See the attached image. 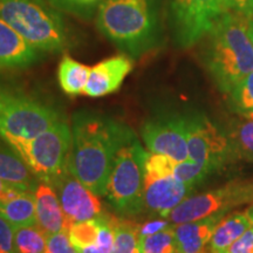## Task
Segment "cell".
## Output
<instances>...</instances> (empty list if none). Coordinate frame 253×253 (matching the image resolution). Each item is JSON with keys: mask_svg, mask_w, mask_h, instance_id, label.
Listing matches in <instances>:
<instances>
[{"mask_svg": "<svg viewBox=\"0 0 253 253\" xmlns=\"http://www.w3.org/2000/svg\"><path fill=\"white\" fill-rule=\"evenodd\" d=\"M121 122L81 110L72 119L68 169L99 197L106 195Z\"/></svg>", "mask_w": 253, "mask_h": 253, "instance_id": "cell-1", "label": "cell"}, {"mask_svg": "<svg viewBox=\"0 0 253 253\" xmlns=\"http://www.w3.org/2000/svg\"><path fill=\"white\" fill-rule=\"evenodd\" d=\"M96 26L120 50L130 58H140L160 40L156 0H102Z\"/></svg>", "mask_w": 253, "mask_h": 253, "instance_id": "cell-2", "label": "cell"}, {"mask_svg": "<svg viewBox=\"0 0 253 253\" xmlns=\"http://www.w3.org/2000/svg\"><path fill=\"white\" fill-rule=\"evenodd\" d=\"M204 60L208 71L223 93L230 94L253 72V47L248 36V18L227 11L205 36Z\"/></svg>", "mask_w": 253, "mask_h": 253, "instance_id": "cell-3", "label": "cell"}, {"mask_svg": "<svg viewBox=\"0 0 253 253\" xmlns=\"http://www.w3.org/2000/svg\"><path fill=\"white\" fill-rule=\"evenodd\" d=\"M147 154L135 131L121 123L104 197L110 207L122 216H136L144 210V162Z\"/></svg>", "mask_w": 253, "mask_h": 253, "instance_id": "cell-4", "label": "cell"}, {"mask_svg": "<svg viewBox=\"0 0 253 253\" xmlns=\"http://www.w3.org/2000/svg\"><path fill=\"white\" fill-rule=\"evenodd\" d=\"M0 18L40 53L63 52L71 42L61 11L46 0H0Z\"/></svg>", "mask_w": 253, "mask_h": 253, "instance_id": "cell-5", "label": "cell"}, {"mask_svg": "<svg viewBox=\"0 0 253 253\" xmlns=\"http://www.w3.org/2000/svg\"><path fill=\"white\" fill-rule=\"evenodd\" d=\"M1 140L23 158L39 182L54 188L68 169L71 151V126L60 120L47 130L30 140L5 136Z\"/></svg>", "mask_w": 253, "mask_h": 253, "instance_id": "cell-6", "label": "cell"}, {"mask_svg": "<svg viewBox=\"0 0 253 253\" xmlns=\"http://www.w3.org/2000/svg\"><path fill=\"white\" fill-rule=\"evenodd\" d=\"M62 120L48 104L18 88L0 84V137L30 140Z\"/></svg>", "mask_w": 253, "mask_h": 253, "instance_id": "cell-7", "label": "cell"}, {"mask_svg": "<svg viewBox=\"0 0 253 253\" xmlns=\"http://www.w3.org/2000/svg\"><path fill=\"white\" fill-rule=\"evenodd\" d=\"M176 161L161 154L148 153L144 162V209L154 216L168 218L170 212L188 198L192 186L176 178Z\"/></svg>", "mask_w": 253, "mask_h": 253, "instance_id": "cell-8", "label": "cell"}, {"mask_svg": "<svg viewBox=\"0 0 253 253\" xmlns=\"http://www.w3.org/2000/svg\"><path fill=\"white\" fill-rule=\"evenodd\" d=\"M253 203V181L235 179L219 188L189 196L168 216L173 225L226 214L233 209Z\"/></svg>", "mask_w": 253, "mask_h": 253, "instance_id": "cell-9", "label": "cell"}, {"mask_svg": "<svg viewBox=\"0 0 253 253\" xmlns=\"http://www.w3.org/2000/svg\"><path fill=\"white\" fill-rule=\"evenodd\" d=\"M189 160L197 163L209 175L224 167L233 155L229 137L203 114L184 115Z\"/></svg>", "mask_w": 253, "mask_h": 253, "instance_id": "cell-10", "label": "cell"}, {"mask_svg": "<svg viewBox=\"0 0 253 253\" xmlns=\"http://www.w3.org/2000/svg\"><path fill=\"white\" fill-rule=\"evenodd\" d=\"M227 11V0H171L173 33L178 45L191 47L203 40Z\"/></svg>", "mask_w": 253, "mask_h": 253, "instance_id": "cell-11", "label": "cell"}, {"mask_svg": "<svg viewBox=\"0 0 253 253\" xmlns=\"http://www.w3.org/2000/svg\"><path fill=\"white\" fill-rule=\"evenodd\" d=\"M141 134L149 153L166 155L176 162L189 160L184 115H160L148 120Z\"/></svg>", "mask_w": 253, "mask_h": 253, "instance_id": "cell-12", "label": "cell"}, {"mask_svg": "<svg viewBox=\"0 0 253 253\" xmlns=\"http://www.w3.org/2000/svg\"><path fill=\"white\" fill-rule=\"evenodd\" d=\"M54 189L66 216L72 223L94 219L103 213L99 196L79 181L69 169L63 173Z\"/></svg>", "mask_w": 253, "mask_h": 253, "instance_id": "cell-13", "label": "cell"}, {"mask_svg": "<svg viewBox=\"0 0 253 253\" xmlns=\"http://www.w3.org/2000/svg\"><path fill=\"white\" fill-rule=\"evenodd\" d=\"M132 67L131 58L125 54L103 60L90 68L84 94L89 97H102L119 90Z\"/></svg>", "mask_w": 253, "mask_h": 253, "instance_id": "cell-14", "label": "cell"}, {"mask_svg": "<svg viewBox=\"0 0 253 253\" xmlns=\"http://www.w3.org/2000/svg\"><path fill=\"white\" fill-rule=\"evenodd\" d=\"M41 53L28 45L0 18V71L25 69L39 60Z\"/></svg>", "mask_w": 253, "mask_h": 253, "instance_id": "cell-15", "label": "cell"}, {"mask_svg": "<svg viewBox=\"0 0 253 253\" xmlns=\"http://www.w3.org/2000/svg\"><path fill=\"white\" fill-rule=\"evenodd\" d=\"M37 225L47 235L68 231L72 221L66 216L55 189L47 183L39 182L34 190Z\"/></svg>", "mask_w": 253, "mask_h": 253, "instance_id": "cell-16", "label": "cell"}, {"mask_svg": "<svg viewBox=\"0 0 253 253\" xmlns=\"http://www.w3.org/2000/svg\"><path fill=\"white\" fill-rule=\"evenodd\" d=\"M225 214L173 225L177 253H211L210 242L214 227Z\"/></svg>", "mask_w": 253, "mask_h": 253, "instance_id": "cell-17", "label": "cell"}, {"mask_svg": "<svg viewBox=\"0 0 253 253\" xmlns=\"http://www.w3.org/2000/svg\"><path fill=\"white\" fill-rule=\"evenodd\" d=\"M0 214L13 229L37 224L34 192L15 190L0 199Z\"/></svg>", "mask_w": 253, "mask_h": 253, "instance_id": "cell-18", "label": "cell"}, {"mask_svg": "<svg viewBox=\"0 0 253 253\" xmlns=\"http://www.w3.org/2000/svg\"><path fill=\"white\" fill-rule=\"evenodd\" d=\"M251 227L245 211L226 213L214 227L210 242L211 253H226L230 246Z\"/></svg>", "mask_w": 253, "mask_h": 253, "instance_id": "cell-19", "label": "cell"}, {"mask_svg": "<svg viewBox=\"0 0 253 253\" xmlns=\"http://www.w3.org/2000/svg\"><path fill=\"white\" fill-rule=\"evenodd\" d=\"M0 179L33 192L39 183L23 158L9 145L2 144H0Z\"/></svg>", "mask_w": 253, "mask_h": 253, "instance_id": "cell-20", "label": "cell"}, {"mask_svg": "<svg viewBox=\"0 0 253 253\" xmlns=\"http://www.w3.org/2000/svg\"><path fill=\"white\" fill-rule=\"evenodd\" d=\"M90 68L84 63L72 59L71 56H63L59 63L58 80L61 89L66 94L77 96L84 94Z\"/></svg>", "mask_w": 253, "mask_h": 253, "instance_id": "cell-21", "label": "cell"}, {"mask_svg": "<svg viewBox=\"0 0 253 253\" xmlns=\"http://www.w3.org/2000/svg\"><path fill=\"white\" fill-rule=\"evenodd\" d=\"M140 224L134 220L115 217L114 219V250L113 253H141Z\"/></svg>", "mask_w": 253, "mask_h": 253, "instance_id": "cell-22", "label": "cell"}, {"mask_svg": "<svg viewBox=\"0 0 253 253\" xmlns=\"http://www.w3.org/2000/svg\"><path fill=\"white\" fill-rule=\"evenodd\" d=\"M48 235L37 224L15 227L14 239L18 253H43Z\"/></svg>", "mask_w": 253, "mask_h": 253, "instance_id": "cell-23", "label": "cell"}, {"mask_svg": "<svg viewBox=\"0 0 253 253\" xmlns=\"http://www.w3.org/2000/svg\"><path fill=\"white\" fill-rule=\"evenodd\" d=\"M100 231V217L94 219L75 221L68 229V237L72 245L80 253L82 250L90 248L96 243Z\"/></svg>", "mask_w": 253, "mask_h": 253, "instance_id": "cell-24", "label": "cell"}, {"mask_svg": "<svg viewBox=\"0 0 253 253\" xmlns=\"http://www.w3.org/2000/svg\"><path fill=\"white\" fill-rule=\"evenodd\" d=\"M236 125L231 131L229 140L233 154L248 161H253V118Z\"/></svg>", "mask_w": 253, "mask_h": 253, "instance_id": "cell-25", "label": "cell"}, {"mask_svg": "<svg viewBox=\"0 0 253 253\" xmlns=\"http://www.w3.org/2000/svg\"><path fill=\"white\" fill-rule=\"evenodd\" d=\"M141 253H177L173 224L155 235L140 237Z\"/></svg>", "mask_w": 253, "mask_h": 253, "instance_id": "cell-26", "label": "cell"}, {"mask_svg": "<svg viewBox=\"0 0 253 253\" xmlns=\"http://www.w3.org/2000/svg\"><path fill=\"white\" fill-rule=\"evenodd\" d=\"M231 100L237 112L243 114L244 118L253 114V72L243 79L230 91Z\"/></svg>", "mask_w": 253, "mask_h": 253, "instance_id": "cell-27", "label": "cell"}, {"mask_svg": "<svg viewBox=\"0 0 253 253\" xmlns=\"http://www.w3.org/2000/svg\"><path fill=\"white\" fill-rule=\"evenodd\" d=\"M100 231L96 243L90 248L82 250L80 253H113L114 250V219L112 214L103 212L100 214Z\"/></svg>", "mask_w": 253, "mask_h": 253, "instance_id": "cell-28", "label": "cell"}, {"mask_svg": "<svg viewBox=\"0 0 253 253\" xmlns=\"http://www.w3.org/2000/svg\"><path fill=\"white\" fill-rule=\"evenodd\" d=\"M59 11L88 19L93 17L102 0H46Z\"/></svg>", "mask_w": 253, "mask_h": 253, "instance_id": "cell-29", "label": "cell"}, {"mask_svg": "<svg viewBox=\"0 0 253 253\" xmlns=\"http://www.w3.org/2000/svg\"><path fill=\"white\" fill-rule=\"evenodd\" d=\"M173 175L178 181L195 188L196 185L207 178L209 173L199 164L188 160L183 161V162H175Z\"/></svg>", "mask_w": 253, "mask_h": 253, "instance_id": "cell-30", "label": "cell"}, {"mask_svg": "<svg viewBox=\"0 0 253 253\" xmlns=\"http://www.w3.org/2000/svg\"><path fill=\"white\" fill-rule=\"evenodd\" d=\"M43 253H77V250L72 245L67 231H61L48 236Z\"/></svg>", "mask_w": 253, "mask_h": 253, "instance_id": "cell-31", "label": "cell"}, {"mask_svg": "<svg viewBox=\"0 0 253 253\" xmlns=\"http://www.w3.org/2000/svg\"><path fill=\"white\" fill-rule=\"evenodd\" d=\"M0 253H18L15 248L14 229L0 214Z\"/></svg>", "mask_w": 253, "mask_h": 253, "instance_id": "cell-32", "label": "cell"}, {"mask_svg": "<svg viewBox=\"0 0 253 253\" xmlns=\"http://www.w3.org/2000/svg\"><path fill=\"white\" fill-rule=\"evenodd\" d=\"M172 223L168 218H155L153 220L145 221V223L141 224L138 232H140V237H147L155 235V233L161 232V231L166 230L167 227L171 226Z\"/></svg>", "mask_w": 253, "mask_h": 253, "instance_id": "cell-33", "label": "cell"}, {"mask_svg": "<svg viewBox=\"0 0 253 253\" xmlns=\"http://www.w3.org/2000/svg\"><path fill=\"white\" fill-rule=\"evenodd\" d=\"M226 253H253V229H250L238 240H236Z\"/></svg>", "mask_w": 253, "mask_h": 253, "instance_id": "cell-34", "label": "cell"}, {"mask_svg": "<svg viewBox=\"0 0 253 253\" xmlns=\"http://www.w3.org/2000/svg\"><path fill=\"white\" fill-rule=\"evenodd\" d=\"M15 190H25V191H30V190L21 188V186L11 184V183L5 182V181H2V179H0V199L6 197V196L11 194V192L15 191Z\"/></svg>", "mask_w": 253, "mask_h": 253, "instance_id": "cell-35", "label": "cell"}, {"mask_svg": "<svg viewBox=\"0 0 253 253\" xmlns=\"http://www.w3.org/2000/svg\"><path fill=\"white\" fill-rule=\"evenodd\" d=\"M249 0H227V5H229L230 11L237 12L244 15L245 8L248 6Z\"/></svg>", "mask_w": 253, "mask_h": 253, "instance_id": "cell-36", "label": "cell"}, {"mask_svg": "<svg viewBox=\"0 0 253 253\" xmlns=\"http://www.w3.org/2000/svg\"><path fill=\"white\" fill-rule=\"evenodd\" d=\"M248 36L253 47V18H248Z\"/></svg>", "mask_w": 253, "mask_h": 253, "instance_id": "cell-37", "label": "cell"}, {"mask_svg": "<svg viewBox=\"0 0 253 253\" xmlns=\"http://www.w3.org/2000/svg\"><path fill=\"white\" fill-rule=\"evenodd\" d=\"M244 15L246 18H253V0H249L248 6H246Z\"/></svg>", "mask_w": 253, "mask_h": 253, "instance_id": "cell-38", "label": "cell"}, {"mask_svg": "<svg viewBox=\"0 0 253 253\" xmlns=\"http://www.w3.org/2000/svg\"><path fill=\"white\" fill-rule=\"evenodd\" d=\"M245 212L248 214L250 223H251V227L253 229V203L251 204V207L248 208V210H245Z\"/></svg>", "mask_w": 253, "mask_h": 253, "instance_id": "cell-39", "label": "cell"}, {"mask_svg": "<svg viewBox=\"0 0 253 253\" xmlns=\"http://www.w3.org/2000/svg\"><path fill=\"white\" fill-rule=\"evenodd\" d=\"M248 118H253V114H252V115H250V116H248Z\"/></svg>", "mask_w": 253, "mask_h": 253, "instance_id": "cell-40", "label": "cell"}, {"mask_svg": "<svg viewBox=\"0 0 253 253\" xmlns=\"http://www.w3.org/2000/svg\"><path fill=\"white\" fill-rule=\"evenodd\" d=\"M77 253H79V252H77Z\"/></svg>", "mask_w": 253, "mask_h": 253, "instance_id": "cell-41", "label": "cell"}]
</instances>
